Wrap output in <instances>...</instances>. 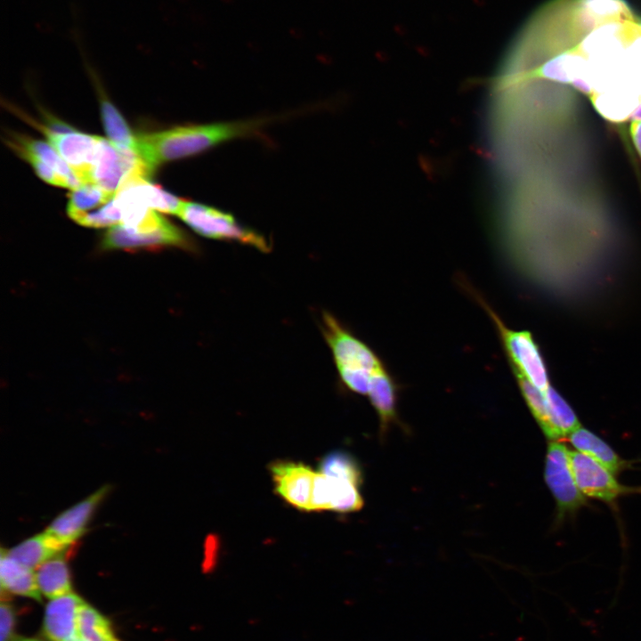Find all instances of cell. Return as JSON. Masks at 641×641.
Returning a JSON list of instances; mask_svg holds the SVG:
<instances>
[{
    "label": "cell",
    "instance_id": "cell-38",
    "mask_svg": "<svg viewBox=\"0 0 641 641\" xmlns=\"http://www.w3.org/2000/svg\"><path fill=\"white\" fill-rule=\"evenodd\" d=\"M638 23H639V25L641 26V20H640Z\"/></svg>",
    "mask_w": 641,
    "mask_h": 641
},
{
    "label": "cell",
    "instance_id": "cell-24",
    "mask_svg": "<svg viewBox=\"0 0 641 641\" xmlns=\"http://www.w3.org/2000/svg\"><path fill=\"white\" fill-rule=\"evenodd\" d=\"M320 472L335 479L362 483V473L356 459L345 451H333L320 462Z\"/></svg>",
    "mask_w": 641,
    "mask_h": 641
},
{
    "label": "cell",
    "instance_id": "cell-25",
    "mask_svg": "<svg viewBox=\"0 0 641 641\" xmlns=\"http://www.w3.org/2000/svg\"><path fill=\"white\" fill-rule=\"evenodd\" d=\"M514 376L529 410L544 434L551 441H555L554 434L548 417L544 391L538 389L522 377L517 375Z\"/></svg>",
    "mask_w": 641,
    "mask_h": 641
},
{
    "label": "cell",
    "instance_id": "cell-33",
    "mask_svg": "<svg viewBox=\"0 0 641 641\" xmlns=\"http://www.w3.org/2000/svg\"><path fill=\"white\" fill-rule=\"evenodd\" d=\"M319 36L322 38L328 39L330 37L331 33L326 28H320L318 32Z\"/></svg>",
    "mask_w": 641,
    "mask_h": 641
},
{
    "label": "cell",
    "instance_id": "cell-18",
    "mask_svg": "<svg viewBox=\"0 0 641 641\" xmlns=\"http://www.w3.org/2000/svg\"><path fill=\"white\" fill-rule=\"evenodd\" d=\"M0 580L2 592L6 591L41 600L35 570L11 558L6 551L1 550Z\"/></svg>",
    "mask_w": 641,
    "mask_h": 641
},
{
    "label": "cell",
    "instance_id": "cell-16",
    "mask_svg": "<svg viewBox=\"0 0 641 641\" xmlns=\"http://www.w3.org/2000/svg\"><path fill=\"white\" fill-rule=\"evenodd\" d=\"M9 144L21 158L32 156L49 166L65 179L69 189L75 190L82 185L67 162L51 144L19 134L12 135Z\"/></svg>",
    "mask_w": 641,
    "mask_h": 641
},
{
    "label": "cell",
    "instance_id": "cell-8",
    "mask_svg": "<svg viewBox=\"0 0 641 641\" xmlns=\"http://www.w3.org/2000/svg\"><path fill=\"white\" fill-rule=\"evenodd\" d=\"M151 171L134 151L118 149L109 139H102L100 152L90 175L93 183L110 194H116L131 175L148 177Z\"/></svg>",
    "mask_w": 641,
    "mask_h": 641
},
{
    "label": "cell",
    "instance_id": "cell-6",
    "mask_svg": "<svg viewBox=\"0 0 641 641\" xmlns=\"http://www.w3.org/2000/svg\"><path fill=\"white\" fill-rule=\"evenodd\" d=\"M167 246L195 249L192 239L166 219L156 227L142 230L133 229L122 223L114 225L106 231L101 241V247L105 249L132 250Z\"/></svg>",
    "mask_w": 641,
    "mask_h": 641
},
{
    "label": "cell",
    "instance_id": "cell-15",
    "mask_svg": "<svg viewBox=\"0 0 641 641\" xmlns=\"http://www.w3.org/2000/svg\"><path fill=\"white\" fill-rule=\"evenodd\" d=\"M69 547V545L45 531L20 542L6 551V554L20 564L35 570L45 561L62 555Z\"/></svg>",
    "mask_w": 641,
    "mask_h": 641
},
{
    "label": "cell",
    "instance_id": "cell-2",
    "mask_svg": "<svg viewBox=\"0 0 641 641\" xmlns=\"http://www.w3.org/2000/svg\"><path fill=\"white\" fill-rule=\"evenodd\" d=\"M320 330L341 384L352 393L368 395L372 377L386 365L385 361L329 312L321 313Z\"/></svg>",
    "mask_w": 641,
    "mask_h": 641
},
{
    "label": "cell",
    "instance_id": "cell-17",
    "mask_svg": "<svg viewBox=\"0 0 641 641\" xmlns=\"http://www.w3.org/2000/svg\"><path fill=\"white\" fill-rule=\"evenodd\" d=\"M589 97L597 111L612 121L621 122L631 117L639 103V92L626 83L612 85Z\"/></svg>",
    "mask_w": 641,
    "mask_h": 641
},
{
    "label": "cell",
    "instance_id": "cell-21",
    "mask_svg": "<svg viewBox=\"0 0 641 641\" xmlns=\"http://www.w3.org/2000/svg\"><path fill=\"white\" fill-rule=\"evenodd\" d=\"M547 411L555 441L570 435L580 424L570 405L551 386L544 391Z\"/></svg>",
    "mask_w": 641,
    "mask_h": 641
},
{
    "label": "cell",
    "instance_id": "cell-34",
    "mask_svg": "<svg viewBox=\"0 0 641 641\" xmlns=\"http://www.w3.org/2000/svg\"><path fill=\"white\" fill-rule=\"evenodd\" d=\"M14 641H42V640L36 639V638H20V639L14 640Z\"/></svg>",
    "mask_w": 641,
    "mask_h": 641
},
{
    "label": "cell",
    "instance_id": "cell-5",
    "mask_svg": "<svg viewBox=\"0 0 641 641\" xmlns=\"http://www.w3.org/2000/svg\"><path fill=\"white\" fill-rule=\"evenodd\" d=\"M545 480L556 499L558 520L587 505V497L580 491L572 470L570 450L557 441H551L548 446Z\"/></svg>",
    "mask_w": 641,
    "mask_h": 641
},
{
    "label": "cell",
    "instance_id": "cell-32",
    "mask_svg": "<svg viewBox=\"0 0 641 641\" xmlns=\"http://www.w3.org/2000/svg\"><path fill=\"white\" fill-rule=\"evenodd\" d=\"M631 118L632 120L641 121V102L634 110Z\"/></svg>",
    "mask_w": 641,
    "mask_h": 641
},
{
    "label": "cell",
    "instance_id": "cell-3",
    "mask_svg": "<svg viewBox=\"0 0 641 641\" xmlns=\"http://www.w3.org/2000/svg\"><path fill=\"white\" fill-rule=\"evenodd\" d=\"M456 280L462 290L483 308L492 321L513 374L522 377L541 391L547 390L550 386L548 369L531 333L509 328L466 277L459 275Z\"/></svg>",
    "mask_w": 641,
    "mask_h": 641
},
{
    "label": "cell",
    "instance_id": "cell-19",
    "mask_svg": "<svg viewBox=\"0 0 641 641\" xmlns=\"http://www.w3.org/2000/svg\"><path fill=\"white\" fill-rule=\"evenodd\" d=\"M571 443L580 451L618 474L626 463L601 438L586 428L579 427L569 435Z\"/></svg>",
    "mask_w": 641,
    "mask_h": 641
},
{
    "label": "cell",
    "instance_id": "cell-22",
    "mask_svg": "<svg viewBox=\"0 0 641 641\" xmlns=\"http://www.w3.org/2000/svg\"><path fill=\"white\" fill-rule=\"evenodd\" d=\"M101 119L109 141L118 149L136 152V136L134 135L120 112L109 101L101 104Z\"/></svg>",
    "mask_w": 641,
    "mask_h": 641
},
{
    "label": "cell",
    "instance_id": "cell-26",
    "mask_svg": "<svg viewBox=\"0 0 641 641\" xmlns=\"http://www.w3.org/2000/svg\"><path fill=\"white\" fill-rule=\"evenodd\" d=\"M576 3L602 23L633 18L626 0H576Z\"/></svg>",
    "mask_w": 641,
    "mask_h": 641
},
{
    "label": "cell",
    "instance_id": "cell-9",
    "mask_svg": "<svg viewBox=\"0 0 641 641\" xmlns=\"http://www.w3.org/2000/svg\"><path fill=\"white\" fill-rule=\"evenodd\" d=\"M570 462L576 483L586 497L614 502L619 497L641 492V488L621 484L608 468L580 451H570Z\"/></svg>",
    "mask_w": 641,
    "mask_h": 641
},
{
    "label": "cell",
    "instance_id": "cell-20",
    "mask_svg": "<svg viewBox=\"0 0 641 641\" xmlns=\"http://www.w3.org/2000/svg\"><path fill=\"white\" fill-rule=\"evenodd\" d=\"M35 574L40 592L49 598L71 592L69 572L63 554L40 564L35 569Z\"/></svg>",
    "mask_w": 641,
    "mask_h": 641
},
{
    "label": "cell",
    "instance_id": "cell-10",
    "mask_svg": "<svg viewBox=\"0 0 641 641\" xmlns=\"http://www.w3.org/2000/svg\"><path fill=\"white\" fill-rule=\"evenodd\" d=\"M49 143L67 162L82 184L90 183L92 169L98 158L103 137L69 128L53 131L41 127Z\"/></svg>",
    "mask_w": 641,
    "mask_h": 641
},
{
    "label": "cell",
    "instance_id": "cell-1",
    "mask_svg": "<svg viewBox=\"0 0 641 641\" xmlns=\"http://www.w3.org/2000/svg\"><path fill=\"white\" fill-rule=\"evenodd\" d=\"M272 118L184 125L136 136V152L152 172L161 164L192 157L228 142L262 136Z\"/></svg>",
    "mask_w": 641,
    "mask_h": 641
},
{
    "label": "cell",
    "instance_id": "cell-11",
    "mask_svg": "<svg viewBox=\"0 0 641 641\" xmlns=\"http://www.w3.org/2000/svg\"><path fill=\"white\" fill-rule=\"evenodd\" d=\"M271 473L278 494L300 510L311 511V498L315 473L303 463L278 461Z\"/></svg>",
    "mask_w": 641,
    "mask_h": 641
},
{
    "label": "cell",
    "instance_id": "cell-28",
    "mask_svg": "<svg viewBox=\"0 0 641 641\" xmlns=\"http://www.w3.org/2000/svg\"><path fill=\"white\" fill-rule=\"evenodd\" d=\"M331 497V478L320 472L315 473L311 498V511L330 509Z\"/></svg>",
    "mask_w": 641,
    "mask_h": 641
},
{
    "label": "cell",
    "instance_id": "cell-4",
    "mask_svg": "<svg viewBox=\"0 0 641 641\" xmlns=\"http://www.w3.org/2000/svg\"><path fill=\"white\" fill-rule=\"evenodd\" d=\"M177 216L203 237L239 242L263 252H267L271 248L269 242L262 234L243 226L232 215L218 208L184 200Z\"/></svg>",
    "mask_w": 641,
    "mask_h": 641
},
{
    "label": "cell",
    "instance_id": "cell-14",
    "mask_svg": "<svg viewBox=\"0 0 641 641\" xmlns=\"http://www.w3.org/2000/svg\"><path fill=\"white\" fill-rule=\"evenodd\" d=\"M399 392L400 385L386 365L372 377L368 396L378 416L381 434L398 422Z\"/></svg>",
    "mask_w": 641,
    "mask_h": 641
},
{
    "label": "cell",
    "instance_id": "cell-36",
    "mask_svg": "<svg viewBox=\"0 0 641 641\" xmlns=\"http://www.w3.org/2000/svg\"><path fill=\"white\" fill-rule=\"evenodd\" d=\"M69 641H83L78 636Z\"/></svg>",
    "mask_w": 641,
    "mask_h": 641
},
{
    "label": "cell",
    "instance_id": "cell-37",
    "mask_svg": "<svg viewBox=\"0 0 641 641\" xmlns=\"http://www.w3.org/2000/svg\"><path fill=\"white\" fill-rule=\"evenodd\" d=\"M639 102H641V91L639 93Z\"/></svg>",
    "mask_w": 641,
    "mask_h": 641
},
{
    "label": "cell",
    "instance_id": "cell-7",
    "mask_svg": "<svg viewBox=\"0 0 641 641\" xmlns=\"http://www.w3.org/2000/svg\"><path fill=\"white\" fill-rule=\"evenodd\" d=\"M115 195L93 183L82 184L69 193L67 213L73 221L85 227H112L122 222Z\"/></svg>",
    "mask_w": 641,
    "mask_h": 641
},
{
    "label": "cell",
    "instance_id": "cell-12",
    "mask_svg": "<svg viewBox=\"0 0 641 641\" xmlns=\"http://www.w3.org/2000/svg\"><path fill=\"white\" fill-rule=\"evenodd\" d=\"M108 492L109 486L98 489L57 515L45 531L70 546L85 532L94 511Z\"/></svg>",
    "mask_w": 641,
    "mask_h": 641
},
{
    "label": "cell",
    "instance_id": "cell-27",
    "mask_svg": "<svg viewBox=\"0 0 641 641\" xmlns=\"http://www.w3.org/2000/svg\"><path fill=\"white\" fill-rule=\"evenodd\" d=\"M331 510L350 513L358 511L362 507L363 499L359 491L360 485L346 480L331 478Z\"/></svg>",
    "mask_w": 641,
    "mask_h": 641
},
{
    "label": "cell",
    "instance_id": "cell-23",
    "mask_svg": "<svg viewBox=\"0 0 641 641\" xmlns=\"http://www.w3.org/2000/svg\"><path fill=\"white\" fill-rule=\"evenodd\" d=\"M77 630L83 641H118L108 620L85 602L77 611Z\"/></svg>",
    "mask_w": 641,
    "mask_h": 641
},
{
    "label": "cell",
    "instance_id": "cell-30",
    "mask_svg": "<svg viewBox=\"0 0 641 641\" xmlns=\"http://www.w3.org/2000/svg\"><path fill=\"white\" fill-rule=\"evenodd\" d=\"M629 133L635 148L641 158V121L632 120Z\"/></svg>",
    "mask_w": 641,
    "mask_h": 641
},
{
    "label": "cell",
    "instance_id": "cell-29",
    "mask_svg": "<svg viewBox=\"0 0 641 641\" xmlns=\"http://www.w3.org/2000/svg\"><path fill=\"white\" fill-rule=\"evenodd\" d=\"M1 618V641H10L12 637L14 625V613L12 605L2 603L0 606Z\"/></svg>",
    "mask_w": 641,
    "mask_h": 641
},
{
    "label": "cell",
    "instance_id": "cell-31",
    "mask_svg": "<svg viewBox=\"0 0 641 641\" xmlns=\"http://www.w3.org/2000/svg\"><path fill=\"white\" fill-rule=\"evenodd\" d=\"M288 33H289V35H290L291 37H295V38H296V39H301V38H303V37H304V30H303L302 28H297V27H292V28H290L288 29Z\"/></svg>",
    "mask_w": 641,
    "mask_h": 641
},
{
    "label": "cell",
    "instance_id": "cell-13",
    "mask_svg": "<svg viewBox=\"0 0 641 641\" xmlns=\"http://www.w3.org/2000/svg\"><path fill=\"white\" fill-rule=\"evenodd\" d=\"M83 602L72 592L52 598L45 608V635L52 641H69L77 637V615Z\"/></svg>",
    "mask_w": 641,
    "mask_h": 641
},
{
    "label": "cell",
    "instance_id": "cell-35",
    "mask_svg": "<svg viewBox=\"0 0 641 641\" xmlns=\"http://www.w3.org/2000/svg\"><path fill=\"white\" fill-rule=\"evenodd\" d=\"M220 1L225 4H232L235 2V0H220Z\"/></svg>",
    "mask_w": 641,
    "mask_h": 641
}]
</instances>
